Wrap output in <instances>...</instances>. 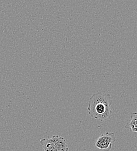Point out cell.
Segmentation results:
<instances>
[{
    "instance_id": "6da1fadb",
    "label": "cell",
    "mask_w": 137,
    "mask_h": 151,
    "mask_svg": "<svg viewBox=\"0 0 137 151\" xmlns=\"http://www.w3.org/2000/svg\"><path fill=\"white\" fill-rule=\"evenodd\" d=\"M113 101L108 93L98 92L90 98L88 111L90 116L100 121L110 118L113 114L112 105Z\"/></svg>"
},
{
    "instance_id": "7a4b0ae2",
    "label": "cell",
    "mask_w": 137,
    "mask_h": 151,
    "mask_svg": "<svg viewBox=\"0 0 137 151\" xmlns=\"http://www.w3.org/2000/svg\"><path fill=\"white\" fill-rule=\"evenodd\" d=\"M40 143L44 151H68L69 148L64 138L54 135L51 138L40 139Z\"/></svg>"
},
{
    "instance_id": "3957f363",
    "label": "cell",
    "mask_w": 137,
    "mask_h": 151,
    "mask_svg": "<svg viewBox=\"0 0 137 151\" xmlns=\"http://www.w3.org/2000/svg\"><path fill=\"white\" fill-rule=\"evenodd\" d=\"M116 141L115 135L113 132H106L101 134L97 139L95 146L102 151H110Z\"/></svg>"
},
{
    "instance_id": "277c9868",
    "label": "cell",
    "mask_w": 137,
    "mask_h": 151,
    "mask_svg": "<svg viewBox=\"0 0 137 151\" xmlns=\"http://www.w3.org/2000/svg\"><path fill=\"white\" fill-rule=\"evenodd\" d=\"M125 129L132 132H137V112L130 114V119L125 124Z\"/></svg>"
}]
</instances>
